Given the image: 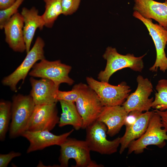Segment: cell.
Here are the masks:
<instances>
[{"mask_svg":"<svg viewBox=\"0 0 167 167\" xmlns=\"http://www.w3.org/2000/svg\"><path fill=\"white\" fill-rule=\"evenodd\" d=\"M146 54L139 57H136L130 54L124 55L119 53L115 48L108 47L102 56L106 61V66L104 70L99 73L98 79L100 81L109 82L113 74L126 68H129L135 71L141 72L144 67L143 58Z\"/></svg>","mask_w":167,"mask_h":167,"instance_id":"obj_1","label":"cell"},{"mask_svg":"<svg viewBox=\"0 0 167 167\" xmlns=\"http://www.w3.org/2000/svg\"><path fill=\"white\" fill-rule=\"evenodd\" d=\"M35 105L30 94L24 95L19 94L13 96L11 122L9 130V135L11 138L21 136L26 131Z\"/></svg>","mask_w":167,"mask_h":167,"instance_id":"obj_2","label":"cell"},{"mask_svg":"<svg viewBox=\"0 0 167 167\" xmlns=\"http://www.w3.org/2000/svg\"><path fill=\"white\" fill-rule=\"evenodd\" d=\"M74 86L79 94L75 105L83 119L82 128L86 129L97 120L104 106L97 94L88 85L80 83Z\"/></svg>","mask_w":167,"mask_h":167,"instance_id":"obj_3","label":"cell"},{"mask_svg":"<svg viewBox=\"0 0 167 167\" xmlns=\"http://www.w3.org/2000/svg\"><path fill=\"white\" fill-rule=\"evenodd\" d=\"M163 127L160 116L153 111L145 132L139 138L131 142L129 145L128 154L133 152L136 154L141 153L150 145H156L160 148H163L167 140V134Z\"/></svg>","mask_w":167,"mask_h":167,"instance_id":"obj_4","label":"cell"},{"mask_svg":"<svg viewBox=\"0 0 167 167\" xmlns=\"http://www.w3.org/2000/svg\"><path fill=\"white\" fill-rule=\"evenodd\" d=\"M58 158L60 167H67L69 161L74 159L75 167H100L103 166L91 160V151L86 142L68 137L60 146Z\"/></svg>","mask_w":167,"mask_h":167,"instance_id":"obj_5","label":"cell"},{"mask_svg":"<svg viewBox=\"0 0 167 167\" xmlns=\"http://www.w3.org/2000/svg\"><path fill=\"white\" fill-rule=\"evenodd\" d=\"M45 45L43 39L38 36L33 46L27 53L20 65L12 73L3 79L2 81V84L9 87L12 91L16 92L18 82L22 80L23 83L30 69L36 62L45 58L44 49Z\"/></svg>","mask_w":167,"mask_h":167,"instance_id":"obj_6","label":"cell"},{"mask_svg":"<svg viewBox=\"0 0 167 167\" xmlns=\"http://www.w3.org/2000/svg\"><path fill=\"white\" fill-rule=\"evenodd\" d=\"M88 85L97 94L104 106L121 105L129 95L131 90L123 82L118 85L108 82L98 81L91 77H87Z\"/></svg>","mask_w":167,"mask_h":167,"instance_id":"obj_7","label":"cell"},{"mask_svg":"<svg viewBox=\"0 0 167 167\" xmlns=\"http://www.w3.org/2000/svg\"><path fill=\"white\" fill-rule=\"evenodd\" d=\"M71 68L60 60L49 61L44 58L36 62L28 74L31 77L49 79L57 85L63 83L71 85L74 82L69 76Z\"/></svg>","mask_w":167,"mask_h":167,"instance_id":"obj_8","label":"cell"},{"mask_svg":"<svg viewBox=\"0 0 167 167\" xmlns=\"http://www.w3.org/2000/svg\"><path fill=\"white\" fill-rule=\"evenodd\" d=\"M85 141L91 151L102 155H110L117 151L120 137L113 140L107 139V128L103 123L96 121L86 128Z\"/></svg>","mask_w":167,"mask_h":167,"instance_id":"obj_9","label":"cell"},{"mask_svg":"<svg viewBox=\"0 0 167 167\" xmlns=\"http://www.w3.org/2000/svg\"><path fill=\"white\" fill-rule=\"evenodd\" d=\"M133 15L145 25L155 45L156 59L150 71L156 72L159 68L161 71L165 72L167 70V57L165 50L167 44V30L159 24L153 23L152 19L144 18L136 11Z\"/></svg>","mask_w":167,"mask_h":167,"instance_id":"obj_10","label":"cell"},{"mask_svg":"<svg viewBox=\"0 0 167 167\" xmlns=\"http://www.w3.org/2000/svg\"><path fill=\"white\" fill-rule=\"evenodd\" d=\"M136 80L138 85L136 90L129 95L122 105L128 113L134 111L142 112L149 111L154 100L153 97L149 98L153 91L150 81L141 75L137 76Z\"/></svg>","mask_w":167,"mask_h":167,"instance_id":"obj_11","label":"cell"},{"mask_svg":"<svg viewBox=\"0 0 167 167\" xmlns=\"http://www.w3.org/2000/svg\"><path fill=\"white\" fill-rule=\"evenodd\" d=\"M56 104L36 105L26 131H50L53 130L58 123L60 119Z\"/></svg>","mask_w":167,"mask_h":167,"instance_id":"obj_12","label":"cell"},{"mask_svg":"<svg viewBox=\"0 0 167 167\" xmlns=\"http://www.w3.org/2000/svg\"><path fill=\"white\" fill-rule=\"evenodd\" d=\"M74 130L72 129L68 132L59 135H55L48 130L34 131H26L21 136L26 138L30 143L27 150V153H29L53 145L60 146Z\"/></svg>","mask_w":167,"mask_h":167,"instance_id":"obj_13","label":"cell"},{"mask_svg":"<svg viewBox=\"0 0 167 167\" xmlns=\"http://www.w3.org/2000/svg\"><path fill=\"white\" fill-rule=\"evenodd\" d=\"M29 80L32 87L30 95L36 105L50 104L58 101L57 96L59 86L46 78L37 79L31 77Z\"/></svg>","mask_w":167,"mask_h":167,"instance_id":"obj_14","label":"cell"},{"mask_svg":"<svg viewBox=\"0 0 167 167\" xmlns=\"http://www.w3.org/2000/svg\"><path fill=\"white\" fill-rule=\"evenodd\" d=\"M24 22L21 13L14 15L4 26L5 41L14 51L23 53L26 51L23 28Z\"/></svg>","mask_w":167,"mask_h":167,"instance_id":"obj_15","label":"cell"},{"mask_svg":"<svg viewBox=\"0 0 167 167\" xmlns=\"http://www.w3.org/2000/svg\"><path fill=\"white\" fill-rule=\"evenodd\" d=\"M133 9L142 16L153 19L167 30V0L160 2L154 0H134Z\"/></svg>","mask_w":167,"mask_h":167,"instance_id":"obj_16","label":"cell"},{"mask_svg":"<svg viewBox=\"0 0 167 167\" xmlns=\"http://www.w3.org/2000/svg\"><path fill=\"white\" fill-rule=\"evenodd\" d=\"M128 114L122 106H104L96 121L104 123L107 128V134L113 137L124 125Z\"/></svg>","mask_w":167,"mask_h":167,"instance_id":"obj_17","label":"cell"},{"mask_svg":"<svg viewBox=\"0 0 167 167\" xmlns=\"http://www.w3.org/2000/svg\"><path fill=\"white\" fill-rule=\"evenodd\" d=\"M39 11L35 6L30 9L24 7L21 14L24 22V35L27 53L30 50L31 45L35 32L37 29L42 30L45 23L41 15H39Z\"/></svg>","mask_w":167,"mask_h":167,"instance_id":"obj_18","label":"cell"},{"mask_svg":"<svg viewBox=\"0 0 167 167\" xmlns=\"http://www.w3.org/2000/svg\"><path fill=\"white\" fill-rule=\"evenodd\" d=\"M153 113V111H149L142 113L134 123L126 127L124 134L120 137V154L128 148L131 142L139 138L145 132Z\"/></svg>","mask_w":167,"mask_h":167,"instance_id":"obj_19","label":"cell"},{"mask_svg":"<svg viewBox=\"0 0 167 167\" xmlns=\"http://www.w3.org/2000/svg\"><path fill=\"white\" fill-rule=\"evenodd\" d=\"M58 101L62 109V113L58 123L59 126L62 127L70 125L77 130L82 128L83 119L75 103L63 100H59Z\"/></svg>","mask_w":167,"mask_h":167,"instance_id":"obj_20","label":"cell"},{"mask_svg":"<svg viewBox=\"0 0 167 167\" xmlns=\"http://www.w3.org/2000/svg\"><path fill=\"white\" fill-rule=\"evenodd\" d=\"M45 11L41 15L45 26L51 28L58 16L62 14L61 0H43Z\"/></svg>","mask_w":167,"mask_h":167,"instance_id":"obj_21","label":"cell"},{"mask_svg":"<svg viewBox=\"0 0 167 167\" xmlns=\"http://www.w3.org/2000/svg\"><path fill=\"white\" fill-rule=\"evenodd\" d=\"M157 91L151 107L155 109L164 111L167 109V79L158 81L156 87Z\"/></svg>","mask_w":167,"mask_h":167,"instance_id":"obj_22","label":"cell"},{"mask_svg":"<svg viewBox=\"0 0 167 167\" xmlns=\"http://www.w3.org/2000/svg\"><path fill=\"white\" fill-rule=\"evenodd\" d=\"M11 102L1 100L0 102V140L4 141L11 119Z\"/></svg>","mask_w":167,"mask_h":167,"instance_id":"obj_23","label":"cell"},{"mask_svg":"<svg viewBox=\"0 0 167 167\" xmlns=\"http://www.w3.org/2000/svg\"><path fill=\"white\" fill-rule=\"evenodd\" d=\"M24 0H16L7 8L0 10V28L3 29L5 25L11 18L18 12V9Z\"/></svg>","mask_w":167,"mask_h":167,"instance_id":"obj_24","label":"cell"},{"mask_svg":"<svg viewBox=\"0 0 167 167\" xmlns=\"http://www.w3.org/2000/svg\"><path fill=\"white\" fill-rule=\"evenodd\" d=\"M81 0H61L62 14L67 16L75 13L78 9Z\"/></svg>","mask_w":167,"mask_h":167,"instance_id":"obj_25","label":"cell"},{"mask_svg":"<svg viewBox=\"0 0 167 167\" xmlns=\"http://www.w3.org/2000/svg\"><path fill=\"white\" fill-rule=\"evenodd\" d=\"M79 95L77 89L74 86L72 89L70 91H62L58 90L57 98L58 101L63 100L68 102H75Z\"/></svg>","mask_w":167,"mask_h":167,"instance_id":"obj_26","label":"cell"},{"mask_svg":"<svg viewBox=\"0 0 167 167\" xmlns=\"http://www.w3.org/2000/svg\"><path fill=\"white\" fill-rule=\"evenodd\" d=\"M19 152L11 151L6 154H0V167H7L11 160L14 158L20 156Z\"/></svg>","mask_w":167,"mask_h":167,"instance_id":"obj_27","label":"cell"},{"mask_svg":"<svg viewBox=\"0 0 167 167\" xmlns=\"http://www.w3.org/2000/svg\"><path fill=\"white\" fill-rule=\"evenodd\" d=\"M142 113L137 111H132L129 113L125 121L124 125L126 127L134 123Z\"/></svg>","mask_w":167,"mask_h":167,"instance_id":"obj_28","label":"cell"},{"mask_svg":"<svg viewBox=\"0 0 167 167\" xmlns=\"http://www.w3.org/2000/svg\"><path fill=\"white\" fill-rule=\"evenodd\" d=\"M160 116L163 127L167 134V109L164 111H160L157 109L154 110Z\"/></svg>","mask_w":167,"mask_h":167,"instance_id":"obj_29","label":"cell"},{"mask_svg":"<svg viewBox=\"0 0 167 167\" xmlns=\"http://www.w3.org/2000/svg\"><path fill=\"white\" fill-rule=\"evenodd\" d=\"M16 0H0V10H3L13 4Z\"/></svg>","mask_w":167,"mask_h":167,"instance_id":"obj_30","label":"cell"}]
</instances>
